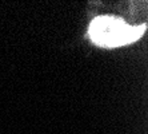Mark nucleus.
Wrapping results in <instances>:
<instances>
[{"mask_svg": "<svg viewBox=\"0 0 148 134\" xmlns=\"http://www.w3.org/2000/svg\"><path fill=\"white\" fill-rule=\"evenodd\" d=\"M144 31L145 26L134 27L125 24L117 17L100 16L91 23L88 34L92 42L97 46L112 48L138 40Z\"/></svg>", "mask_w": 148, "mask_h": 134, "instance_id": "obj_1", "label": "nucleus"}]
</instances>
